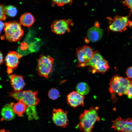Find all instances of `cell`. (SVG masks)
Listing matches in <instances>:
<instances>
[{
	"mask_svg": "<svg viewBox=\"0 0 132 132\" xmlns=\"http://www.w3.org/2000/svg\"><path fill=\"white\" fill-rule=\"evenodd\" d=\"M98 107H91L85 110L80 115L79 122L77 127L80 131L84 132H92L94 126L100 119L98 116Z\"/></svg>",
	"mask_w": 132,
	"mask_h": 132,
	"instance_id": "6da1fadb",
	"label": "cell"
},
{
	"mask_svg": "<svg viewBox=\"0 0 132 132\" xmlns=\"http://www.w3.org/2000/svg\"><path fill=\"white\" fill-rule=\"evenodd\" d=\"M132 82L131 79L124 78L117 74L112 77L110 80L109 91L111 94L113 102L117 101L116 96L121 97L125 94L128 87Z\"/></svg>",
	"mask_w": 132,
	"mask_h": 132,
	"instance_id": "7a4b0ae2",
	"label": "cell"
},
{
	"mask_svg": "<svg viewBox=\"0 0 132 132\" xmlns=\"http://www.w3.org/2000/svg\"><path fill=\"white\" fill-rule=\"evenodd\" d=\"M5 24L4 28V38L10 42L20 41L24 33L20 23L16 21H12L6 22Z\"/></svg>",
	"mask_w": 132,
	"mask_h": 132,
	"instance_id": "3957f363",
	"label": "cell"
},
{
	"mask_svg": "<svg viewBox=\"0 0 132 132\" xmlns=\"http://www.w3.org/2000/svg\"><path fill=\"white\" fill-rule=\"evenodd\" d=\"M38 93V91L27 90L19 92L13 91L8 94V97H12L18 101H22L28 107L35 106L40 103V100L37 97Z\"/></svg>",
	"mask_w": 132,
	"mask_h": 132,
	"instance_id": "277c9868",
	"label": "cell"
},
{
	"mask_svg": "<svg viewBox=\"0 0 132 132\" xmlns=\"http://www.w3.org/2000/svg\"><path fill=\"white\" fill-rule=\"evenodd\" d=\"M87 66L91 68L92 73H98L104 74L110 69L107 61L97 50L94 52L93 57L84 65L83 67Z\"/></svg>",
	"mask_w": 132,
	"mask_h": 132,
	"instance_id": "5b68a950",
	"label": "cell"
},
{
	"mask_svg": "<svg viewBox=\"0 0 132 132\" xmlns=\"http://www.w3.org/2000/svg\"><path fill=\"white\" fill-rule=\"evenodd\" d=\"M54 63V59L52 57L41 55L37 60V68L39 76L47 78L52 71Z\"/></svg>",
	"mask_w": 132,
	"mask_h": 132,
	"instance_id": "8992f818",
	"label": "cell"
},
{
	"mask_svg": "<svg viewBox=\"0 0 132 132\" xmlns=\"http://www.w3.org/2000/svg\"><path fill=\"white\" fill-rule=\"evenodd\" d=\"M109 25L108 30L113 32H122L126 30L128 26L131 27L132 22L128 16L116 15L113 19L108 17Z\"/></svg>",
	"mask_w": 132,
	"mask_h": 132,
	"instance_id": "52a82bcc",
	"label": "cell"
},
{
	"mask_svg": "<svg viewBox=\"0 0 132 132\" xmlns=\"http://www.w3.org/2000/svg\"><path fill=\"white\" fill-rule=\"evenodd\" d=\"M94 54L91 48L87 45L77 48L76 55L78 63L77 67H83L84 65L93 57Z\"/></svg>",
	"mask_w": 132,
	"mask_h": 132,
	"instance_id": "ba28073f",
	"label": "cell"
},
{
	"mask_svg": "<svg viewBox=\"0 0 132 132\" xmlns=\"http://www.w3.org/2000/svg\"><path fill=\"white\" fill-rule=\"evenodd\" d=\"M22 55L14 51H9L5 58V64L7 66L6 72L8 74L12 73L19 63L20 59Z\"/></svg>",
	"mask_w": 132,
	"mask_h": 132,
	"instance_id": "9c48e42d",
	"label": "cell"
},
{
	"mask_svg": "<svg viewBox=\"0 0 132 132\" xmlns=\"http://www.w3.org/2000/svg\"><path fill=\"white\" fill-rule=\"evenodd\" d=\"M111 128L117 131L132 132V119H122L119 117L112 121Z\"/></svg>",
	"mask_w": 132,
	"mask_h": 132,
	"instance_id": "30bf717a",
	"label": "cell"
},
{
	"mask_svg": "<svg viewBox=\"0 0 132 132\" xmlns=\"http://www.w3.org/2000/svg\"><path fill=\"white\" fill-rule=\"evenodd\" d=\"M67 111L61 109L54 108L53 110L52 119L54 123L62 128L66 127L68 124V120Z\"/></svg>",
	"mask_w": 132,
	"mask_h": 132,
	"instance_id": "8fae6325",
	"label": "cell"
},
{
	"mask_svg": "<svg viewBox=\"0 0 132 132\" xmlns=\"http://www.w3.org/2000/svg\"><path fill=\"white\" fill-rule=\"evenodd\" d=\"M72 22L70 20H66L62 19L55 20L51 24V30L58 35L63 34L66 32H69L70 31L69 25Z\"/></svg>",
	"mask_w": 132,
	"mask_h": 132,
	"instance_id": "7c38bea8",
	"label": "cell"
},
{
	"mask_svg": "<svg viewBox=\"0 0 132 132\" xmlns=\"http://www.w3.org/2000/svg\"><path fill=\"white\" fill-rule=\"evenodd\" d=\"M103 33V30L99 27L98 23L96 22L94 26L91 27L88 31L85 41L87 43L89 42H97L102 38Z\"/></svg>",
	"mask_w": 132,
	"mask_h": 132,
	"instance_id": "4fadbf2b",
	"label": "cell"
},
{
	"mask_svg": "<svg viewBox=\"0 0 132 132\" xmlns=\"http://www.w3.org/2000/svg\"><path fill=\"white\" fill-rule=\"evenodd\" d=\"M84 96L81 95L76 91H73L67 96V102L70 106L75 108L79 106H83L84 105Z\"/></svg>",
	"mask_w": 132,
	"mask_h": 132,
	"instance_id": "5bb4252c",
	"label": "cell"
},
{
	"mask_svg": "<svg viewBox=\"0 0 132 132\" xmlns=\"http://www.w3.org/2000/svg\"><path fill=\"white\" fill-rule=\"evenodd\" d=\"M9 77L11 85L15 92L21 91L25 86L23 77L21 75L11 74L9 76Z\"/></svg>",
	"mask_w": 132,
	"mask_h": 132,
	"instance_id": "9a60e30c",
	"label": "cell"
},
{
	"mask_svg": "<svg viewBox=\"0 0 132 132\" xmlns=\"http://www.w3.org/2000/svg\"><path fill=\"white\" fill-rule=\"evenodd\" d=\"M14 104L13 102L7 104L2 108L1 115L2 119L10 121L14 118L15 114L13 110Z\"/></svg>",
	"mask_w": 132,
	"mask_h": 132,
	"instance_id": "2e32d148",
	"label": "cell"
},
{
	"mask_svg": "<svg viewBox=\"0 0 132 132\" xmlns=\"http://www.w3.org/2000/svg\"><path fill=\"white\" fill-rule=\"evenodd\" d=\"M35 18L30 13L27 12L22 14L20 18V22L23 26L29 28L34 23Z\"/></svg>",
	"mask_w": 132,
	"mask_h": 132,
	"instance_id": "e0dca14e",
	"label": "cell"
},
{
	"mask_svg": "<svg viewBox=\"0 0 132 132\" xmlns=\"http://www.w3.org/2000/svg\"><path fill=\"white\" fill-rule=\"evenodd\" d=\"M28 107L25 104L21 101H19L14 104L13 107V110L15 114L21 117L26 112Z\"/></svg>",
	"mask_w": 132,
	"mask_h": 132,
	"instance_id": "ac0fdd59",
	"label": "cell"
},
{
	"mask_svg": "<svg viewBox=\"0 0 132 132\" xmlns=\"http://www.w3.org/2000/svg\"><path fill=\"white\" fill-rule=\"evenodd\" d=\"M76 89L77 92L83 96L88 94L90 91V88L88 85L84 82L78 83L77 85Z\"/></svg>",
	"mask_w": 132,
	"mask_h": 132,
	"instance_id": "d6986e66",
	"label": "cell"
},
{
	"mask_svg": "<svg viewBox=\"0 0 132 132\" xmlns=\"http://www.w3.org/2000/svg\"><path fill=\"white\" fill-rule=\"evenodd\" d=\"M3 9L5 14L11 17H15L17 13L16 8L12 5L4 6Z\"/></svg>",
	"mask_w": 132,
	"mask_h": 132,
	"instance_id": "ffe728a7",
	"label": "cell"
},
{
	"mask_svg": "<svg viewBox=\"0 0 132 132\" xmlns=\"http://www.w3.org/2000/svg\"><path fill=\"white\" fill-rule=\"evenodd\" d=\"M59 94V91L55 88L50 89L48 92V96L49 98L53 100H55L57 99Z\"/></svg>",
	"mask_w": 132,
	"mask_h": 132,
	"instance_id": "44dd1931",
	"label": "cell"
},
{
	"mask_svg": "<svg viewBox=\"0 0 132 132\" xmlns=\"http://www.w3.org/2000/svg\"><path fill=\"white\" fill-rule=\"evenodd\" d=\"M53 2L58 7H61L66 4L71 5L73 0H52Z\"/></svg>",
	"mask_w": 132,
	"mask_h": 132,
	"instance_id": "7402d4cb",
	"label": "cell"
},
{
	"mask_svg": "<svg viewBox=\"0 0 132 132\" xmlns=\"http://www.w3.org/2000/svg\"><path fill=\"white\" fill-rule=\"evenodd\" d=\"M3 7V4H0V19L1 21L5 20L6 18V14L4 10Z\"/></svg>",
	"mask_w": 132,
	"mask_h": 132,
	"instance_id": "603a6c76",
	"label": "cell"
},
{
	"mask_svg": "<svg viewBox=\"0 0 132 132\" xmlns=\"http://www.w3.org/2000/svg\"><path fill=\"white\" fill-rule=\"evenodd\" d=\"M125 94L129 98L131 99H132V82L128 87Z\"/></svg>",
	"mask_w": 132,
	"mask_h": 132,
	"instance_id": "cb8c5ba5",
	"label": "cell"
},
{
	"mask_svg": "<svg viewBox=\"0 0 132 132\" xmlns=\"http://www.w3.org/2000/svg\"><path fill=\"white\" fill-rule=\"evenodd\" d=\"M123 3L125 6L132 10V0H123Z\"/></svg>",
	"mask_w": 132,
	"mask_h": 132,
	"instance_id": "d4e9b609",
	"label": "cell"
},
{
	"mask_svg": "<svg viewBox=\"0 0 132 132\" xmlns=\"http://www.w3.org/2000/svg\"><path fill=\"white\" fill-rule=\"evenodd\" d=\"M126 73L128 77L132 78V66L130 67L127 69Z\"/></svg>",
	"mask_w": 132,
	"mask_h": 132,
	"instance_id": "484cf974",
	"label": "cell"
},
{
	"mask_svg": "<svg viewBox=\"0 0 132 132\" xmlns=\"http://www.w3.org/2000/svg\"><path fill=\"white\" fill-rule=\"evenodd\" d=\"M5 23H4L1 21H0V33H1L2 30L5 26Z\"/></svg>",
	"mask_w": 132,
	"mask_h": 132,
	"instance_id": "4316f807",
	"label": "cell"
},
{
	"mask_svg": "<svg viewBox=\"0 0 132 132\" xmlns=\"http://www.w3.org/2000/svg\"><path fill=\"white\" fill-rule=\"evenodd\" d=\"M0 65L2 64L3 62V57L2 54L1 53V52H0Z\"/></svg>",
	"mask_w": 132,
	"mask_h": 132,
	"instance_id": "83f0119b",
	"label": "cell"
},
{
	"mask_svg": "<svg viewBox=\"0 0 132 132\" xmlns=\"http://www.w3.org/2000/svg\"><path fill=\"white\" fill-rule=\"evenodd\" d=\"M0 132H9L8 130H6L4 129H2L0 130Z\"/></svg>",
	"mask_w": 132,
	"mask_h": 132,
	"instance_id": "f1b7e54d",
	"label": "cell"
},
{
	"mask_svg": "<svg viewBox=\"0 0 132 132\" xmlns=\"http://www.w3.org/2000/svg\"><path fill=\"white\" fill-rule=\"evenodd\" d=\"M131 13H132V10H131Z\"/></svg>",
	"mask_w": 132,
	"mask_h": 132,
	"instance_id": "f546056e",
	"label": "cell"
},
{
	"mask_svg": "<svg viewBox=\"0 0 132 132\" xmlns=\"http://www.w3.org/2000/svg\"></svg>",
	"mask_w": 132,
	"mask_h": 132,
	"instance_id": "4dcf8cb0",
	"label": "cell"
}]
</instances>
